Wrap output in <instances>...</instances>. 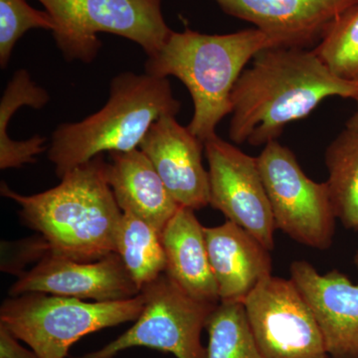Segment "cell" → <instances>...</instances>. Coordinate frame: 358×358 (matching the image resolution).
<instances>
[{
    "label": "cell",
    "instance_id": "11",
    "mask_svg": "<svg viewBox=\"0 0 358 358\" xmlns=\"http://www.w3.org/2000/svg\"><path fill=\"white\" fill-rule=\"evenodd\" d=\"M27 293L103 303L129 300L141 291L119 254L112 253L94 262L45 255L31 270L21 273L9 289L11 296Z\"/></svg>",
    "mask_w": 358,
    "mask_h": 358
},
{
    "label": "cell",
    "instance_id": "3",
    "mask_svg": "<svg viewBox=\"0 0 358 358\" xmlns=\"http://www.w3.org/2000/svg\"><path fill=\"white\" fill-rule=\"evenodd\" d=\"M273 47L274 40L258 28L223 35L173 30L162 49L148 58L145 73L176 77L185 84L193 102L187 128L204 143L231 114V94L245 66Z\"/></svg>",
    "mask_w": 358,
    "mask_h": 358
},
{
    "label": "cell",
    "instance_id": "22",
    "mask_svg": "<svg viewBox=\"0 0 358 358\" xmlns=\"http://www.w3.org/2000/svg\"><path fill=\"white\" fill-rule=\"evenodd\" d=\"M313 50L336 76L358 84V4L334 21Z\"/></svg>",
    "mask_w": 358,
    "mask_h": 358
},
{
    "label": "cell",
    "instance_id": "20",
    "mask_svg": "<svg viewBox=\"0 0 358 358\" xmlns=\"http://www.w3.org/2000/svg\"><path fill=\"white\" fill-rule=\"evenodd\" d=\"M160 234L147 221L122 212L117 236V253L141 292L166 273V256Z\"/></svg>",
    "mask_w": 358,
    "mask_h": 358
},
{
    "label": "cell",
    "instance_id": "7",
    "mask_svg": "<svg viewBox=\"0 0 358 358\" xmlns=\"http://www.w3.org/2000/svg\"><path fill=\"white\" fill-rule=\"evenodd\" d=\"M141 293L145 305L134 326L101 350L76 358H115L133 348L171 353L176 358H206L201 334L217 305L192 298L166 273Z\"/></svg>",
    "mask_w": 358,
    "mask_h": 358
},
{
    "label": "cell",
    "instance_id": "24",
    "mask_svg": "<svg viewBox=\"0 0 358 358\" xmlns=\"http://www.w3.org/2000/svg\"><path fill=\"white\" fill-rule=\"evenodd\" d=\"M20 339L0 324V358H39L31 348H24Z\"/></svg>",
    "mask_w": 358,
    "mask_h": 358
},
{
    "label": "cell",
    "instance_id": "26",
    "mask_svg": "<svg viewBox=\"0 0 358 358\" xmlns=\"http://www.w3.org/2000/svg\"><path fill=\"white\" fill-rule=\"evenodd\" d=\"M353 264H355V268L358 271V250L357 253H355V258H353Z\"/></svg>",
    "mask_w": 358,
    "mask_h": 358
},
{
    "label": "cell",
    "instance_id": "4",
    "mask_svg": "<svg viewBox=\"0 0 358 358\" xmlns=\"http://www.w3.org/2000/svg\"><path fill=\"white\" fill-rule=\"evenodd\" d=\"M180 108L167 78L122 72L110 82L102 109L53 131L49 159L61 179L103 152L136 150L155 122L164 115L176 117Z\"/></svg>",
    "mask_w": 358,
    "mask_h": 358
},
{
    "label": "cell",
    "instance_id": "6",
    "mask_svg": "<svg viewBox=\"0 0 358 358\" xmlns=\"http://www.w3.org/2000/svg\"><path fill=\"white\" fill-rule=\"evenodd\" d=\"M38 1L54 21L52 35L68 62H93L102 47L99 33L131 40L152 57L173 32L162 13L164 0Z\"/></svg>",
    "mask_w": 358,
    "mask_h": 358
},
{
    "label": "cell",
    "instance_id": "13",
    "mask_svg": "<svg viewBox=\"0 0 358 358\" xmlns=\"http://www.w3.org/2000/svg\"><path fill=\"white\" fill-rule=\"evenodd\" d=\"M138 148L179 206L199 210L209 205V174L202 164L204 143L181 126L176 115L155 122Z\"/></svg>",
    "mask_w": 358,
    "mask_h": 358
},
{
    "label": "cell",
    "instance_id": "12",
    "mask_svg": "<svg viewBox=\"0 0 358 358\" xmlns=\"http://www.w3.org/2000/svg\"><path fill=\"white\" fill-rule=\"evenodd\" d=\"M228 15L247 21L277 47L308 49L322 41L358 0H213Z\"/></svg>",
    "mask_w": 358,
    "mask_h": 358
},
{
    "label": "cell",
    "instance_id": "8",
    "mask_svg": "<svg viewBox=\"0 0 358 358\" xmlns=\"http://www.w3.org/2000/svg\"><path fill=\"white\" fill-rule=\"evenodd\" d=\"M256 159L275 229L310 248H331L336 216L327 181L308 178L294 152L278 141L267 143Z\"/></svg>",
    "mask_w": 358,
    "mask_h": 358
},
{
    "label": "cell",
    "instance_id": "19",
    "mask_svg": "<svg viewBox=\"0 0 358 358\" xmlns=\"http://www.w3.org/2000/svg\"><path fill=\"white\" fill-rule=\"evenodd\" d=\"M324 162L336 219L358 232V129L341 131L327 147Z\"/></svg>",
    "mask_w": 358,
    "mask_h": 358
},
{
    "label": "cell",
    "instance_id": "14",
    "mask_svg": "<svg viewBox=\"0 0 358 358\" xmlns=\"http://www.w3.org/2000/svg\"><path fill=\"white\" fill-rule=\"evenodd\" d=\"M291 279L317 320L331 358H358V285L338 270L320 274L308 261H294Z\"/></svg>",
    "mask_w": 358,
    "mask_h": 358
},
{
    "label": "cell",
    "instance_id": "25",
    "mask_svg": "<svg viewBox=\"0 0 358 358\" xmlns=\"http://www.w3.org/2000/svg\"><path fill=\"white\" fill-rule=\"evenodd\" d=\"M355 101L357 102V109H355V112L353 113L352 117L346 122V128L358 129V96Z\"/></svg>",
    "mask_w": 358,
    "mask_h": 358
},
{
    "label": "cell",
    "instance_id": "18",
    "mask_svg": "<svg viewBox=\"0 0 358 358\" xmlns=\"http://www.w3.org/2000/svg\"><path fill=\"white\" fill-rule=\"evenodd\" d=\"M49 100L48 92L33 81L28 71L21 69L14 73L0 101V169H18L34 164L35 157L46 150V138L35 134L26 141L13 140L9 138L8 127L20 108L28 106L40 110Z\"/></svg>",
    "mask_w": 358,
    "mask_h": 358
},
{
    "label": "cell",
    "instance_id": "15",
    "mask_svg": "<svg viewBox=\"0 0 358 358\" xmlns=\"http://www.w3.org/2000/svg\"><path fill=\"white\" fill-rule=\"evenodd\" d=\"M204 234L219 300L243 303L252 291L272 275L271 251L231 221L204 227Z\"/></svg>",
    "mask_w": 358,
    "mask_h": 358
},
{
    "label": "cell",
    "instance_id": "2",
    "mask_svg": "<svg viewBox=\"0 0 358 358\" xmlns=\"http://www.w3.org/2000/svg\"><path fill=\"white\" fill-rule=\"evenodd\" d=\"M103 155L76 167L55 187L34 195L14 192L4 181L0 192L20 206V217L37 231L36 248L45 255L94 262L117 253L122 211L106 178Z\"/></svg>",
    "mask_w": 358,
    "mask_h": 358
},
{
    "label": "cell",
    "instance_id": "5",
    "mask_svg": "<svg viewBox=\"0 0 358 358\" xmlns=\"http://www.w3.org/2000/svg\"><path fill=\"white\" fill-rule=\"evenodd\" d=\"M145 294L115 301L86 303L44 293L11 296L0 308V324L26 343L39 358H66L71 346L96 331L136 322Z\"/></svg>",
    "mask_w": 358,
    "mask_h": 358
},
{
    "label": "cell",
    "instance_id": "9",
    "mask_svg": "<svg viewBox=\"0 0 358 358\" xmlns=\"http://www.w3.org/2000/svg\"><path fill=\"white\" fill-rule=\"evenodd\" d=\"M262 358H329L312 308L293 280L268 275L243 303Z\"/></svg>",
    "mask_w": 358,
    "mask_h": 358
},
{
    "label": "cell",
    "instance_id": "17",
    "mask_svg": "<svg viewBox=\"0 0 358 358\" xmlns=\"http://www.w3.org/2000/svg\"><path fill=\"white\" fill-rule=\"evenodd\" d=\"M194 212L179 207L162 231L166 273L192 298L218 305L217 284L209 260L204 226Z\"/></svg>",
    "mask_w": 358,
    "mask_h": 358
},
{
    "label": "cell",
    "instance_id": "16",
    "mask_svg": "<svg viewBox=\"0 0 358 358\" xmlns=\"http://www.w3.org/2000/svg\"><path fill=\"white\" fill-rule=\"evenodd\" d=\"M106 178L122 212L147 221L162 233L178 210L154 164L140 148L110 152Z\"/></svg>",
    "mask_w": 358,
    "mask_h": 358
},
{
    "label": "cell",
    "instance_id": "23",
    "mask_svg": "<svg viewBox=\"0 0 358 358\" xmlns=\"http://www.w3.org/2000/svg\"><path fill=\"white\" fill-rule=\"evenodd\" d=\"M32 29L53 31L50 14L33 8L27 0H0V66L6 68L14 47L26 32Z\"/></svg>",
    "mask_w": 358,
    "mask_h": 358
},
{
    "label": "cell",
    "instance_id": "21",
    "mask_svg": "<svg viewBox=\"0 0 358 358\" xmlns=\"http://www.w3.org/2000/svg\"><path fill=\"white\" fill-rule=\"evenodd\" d=\"M206 358H262L242 303L219 301L206 326Z\"/></svg>",
    "mask_w": 358,
    "mask_h": 358
},
{
    "label": "cell",
    "instance_id": "1",
    "mask_svg": "<svg viewBox=\"0 0 358 358\" xmlns=\"http://www.w3.org/2000/svg\"><path fill=\"white\" fill-rule=\"evenodd\" d=\"M251 62L231 94L229 138L236 145L265 147L327 98L358 96L357 83L336 76L310 49L273 47Z\"/></svg>",
    "mask_w": 358,
    "mask_h": 358
},
{
    "label": "cell",
    "instance_id": "10",
    "mask_svg": "<svg viewBox=\"0 0 358 358\" xmlns=\"http://www.w3.org/2000/svg\"><path fill=\"white\" fill-rule=\"evenodd\" d=\"M209 205L241 226L268 250L275 248V221L256 157L217 134L204 141Z\"/></svg>",
    "mask_w": 358,
    "mask_h": 358
}]
</instances>
